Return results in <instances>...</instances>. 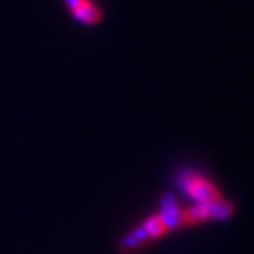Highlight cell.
I'll return each mask as SVG.
<instances>
[{
	"label": "cell",
	"mask_w": 254,
	"mask_h": 254,
	"mask_svg": "<svg viewBox=\"0 0 254 254\" xmlns=\"http://www.w3.org/2000/svg\"><path fill=\"white\" fill-rule=\"evenodd\" d=\"M177 184L189 198L196 199L198 203H214L222 199L221 190L210 180H206L194 171H182L177 179Z\"/></svg>",
	"instance_id": "obj_1"
},
{
	"label": "cell",
	"mask_w": 254,
	"mask_h": 254,
	"mask_svg": "<svg viewBox=\"0 0 254 254\" xmlns=\"http://www.w3.org/2000/svg\"><path fill=\"white\" fill-rule=\"evenodd\" d=\"M235 214V206L230 201H214V203H198L194 206L184 208V217H186V226L196 224L203 221H222V219H230Z\"/></svg>",
	"instance_id": "obj_2"
},
{
	"label": "cell",
	"mask_w": 254,
	"mask_h": 254,
	"mask_svg": "<svg viewBox=\"0 0 254 254\" xmlns=\"http://www.w3.org/2000/svg\"><path fill=\"white\" fill-rule=\"evenodd\" d=\"M159 219L163 221V224L170 230L175 228L186 226V217H184V208L177 203V199L171 194H164L161 199V212H159Z\"/></svg>",
	"instance_id": "obj_3"
},
{
	"label": "cell",
	"mask_w": 254,
	"mask_h": 254,
	"mask_svg": "<svg viewBox=\"0 0 254 254\" xmlns=\"http://www.w3.org/2000/svg\"><path fill=\"white\" fill-rule=\"evenodd\" d=\"M69 11L83 25H95L101 21V9L92 0H65Z\"/></svg>",
	"instance_id": "obj_4"
},
{
	"label": "cell",
	"mask_w": 254,
	"mask_h": 254,
	"mask_svg": "<svg viewBox=\"0 0 254 254\" xmlns=\"http://www.w3.org/2000/svg\"><path fill=\"white\" fill-rule=\"evenodd\" d=\"M147 240H150V238H148L145 228L139 224V226L134 228L127 237L122 238V242H120V251H124V253H131V251H136L138 247H141Z\"/></svg>",
	"instance_id": "obj_5"
},
{
	"label": "cell",
	"mask_w": 254,
	"mask_h": 254,
	"mask_svg": "<svg viewBox=\"0 0 254 254\" xmlns=\"http://www.w3.org/2000/svg\"><path fill=\"white\" fill-rule=\"evenodd\" d=\"M147 231L148 238H159L163 237L164 233H168V228L163 224V221L159 219V215H150L148 219H145V222L141 224Z\"/></svg>",
	"instance_id": "obj_6"
}]
</instances>
